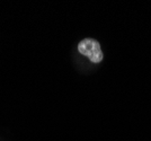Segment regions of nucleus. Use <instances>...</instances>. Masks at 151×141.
Masks as SVG:
<instances>
[{"label": "nucleus", "mask_w": 151, "mask_h": 141, "mask_svg": "<svg viewBox=\"0 0 151 141\" xmlns=\"http://www.w3.org/2000/svg\"><path fill=\"white\" fill-rule=\"evenodd\" d=\"M78 51L81 53L82 55L88 57L89 60L94 63L101 62L104 54L101 52V44L93 39H85L78 44Z\"/></svg>", "instance_id": "obj_1"}]
</instances>
